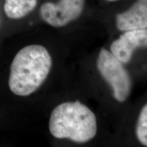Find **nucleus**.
I'll list each match as a JSON object with an SVG mask.
<instances>
[{
	"label": "nucleus",
	"instance_id": "5",
	"mask_svg": "<svg viewBox=\"0 0 147 147\" xmlns=\"http://www.w3.org/2000/svg\"><path fill=\"white\" fill-rule=\"evenodd\" d=\"M114 134L131 135L138 144L147 147V102L138 106L132 104Z\"/></svg>",
	"mask_w": 147,
	"mask_h": 147
},
{
	"label": "nucleus",
	"instance_id": "8",
	"mask_svg": "<svg viewBox=\"0 0 147 147\" xmlns=\"http://www.w3.org/2000/svg\"><path fill=\"white\" fill-rule=\"evenodd\" d=\"M14 116H16L0 104V127H6L11 121H14Z\"/></svg>",
	"mask_w": 147,
	"mask_h": 147
},
{
	"label": "nucleus",
	"instance_id": "6",
	"mask_svg": "<svg viewBox=\"0 0 147 147\" xmlns=\"http://www.w3.org/2000/svg\"><path fill=\"white\" fill-rule=\"evenodd\" d=\"M115 27L119 34L147 29V0H137L127 10L117 14Z\"/></svg>",
	"mask_w": 147,
	"mask_h": 147
},
{
	"label": "nucleus",
	"instance_id": "1",
	"mask_svg": "<svg viewBox=\"0 0 147 147\" xmlns=\"http://www.w3.org/2000/svg\"><path fill=\"white\" fill-rule=\"evenodd\" d=\"M70 71L45 45L24 46L0 70V104L16 115L42 114L69 82Z\"/></svg>",
	"mask_w": 147,
	"mask_h": 147
},
{
	"label": "nucleus",
	"instance_id": "7",
	"mask_svg": "<svg viewBox=\"0 0 147 147\" xmlns=\"http://www.w3.org/2000/svg\"><path fill=\"white\" fill-rule=\"evenodd\" d=\"M38 4V0H5L3 10L10 19L18 20L29 14Z\"/></svg>",
	"mask_w": 147,
	"mask_h": 147
},
{
	"label": "nucleus",
	"instance_id": "10",
	"mask_svg": "<svg viewBox=\"0 0 147 147\" xmlns=\"http://www.w3.org/2000/svg\"><path fill=\"white\" fill-rule=\"evenodd\" d=\"M104 1H110V2H113V1H119V0H104Z\"/></svg>",
	"mask_w": 147,
	"mask_h": 147
},
{
	"label": "nucleus",
	"instance_id": "4",
	"mask_svg": "<svg viewBox=\"0 0 147 147\" xmlns=\"http://www.w3.org/2000/svg\"><path fill=\"white\" fill-rule=\"evenodd\" d=\"M146 48L147 29L120 33L108 47L114 56L130 69L136 52Z\"/></svg>",
	"mask_w": 147,
	"mask_h": 147
},
{
	"label": "nucleus",
	"instance_id": "3",
	"mask_svg": "<svg viewBox=\"0 0 147 147\" xmlns=\"http://www.w3.org/2000/svg\"><path fill=\"white\" fill-rule=\"evenodd\" d=\"M84 0H59L58 2H46L41 5L42 20L54 28L67 27L81 16Z\"/></svg>",
	"mask_w": 147,
	"mask_h": 147
},
{
	"label": "nucleus",
	"instance_id": "2",
	"mask_svg": "<svg viewBox=\"0 0 147 147\" xmlns=\"http://www.w3.org/2000/svg\"><path fill=\"white\" fill-rule=\"evenodd\" d=\"M71 76L100 104L116 130L132 105L133 71L102 47L91 61L72 67Z\"/></svg>",
	"mask_w": 147,
	"mask_h": 147
},
{
	"label": "nucleus",
	"instance_id": "9",
	"mask_svg": "<svg viewBox=\"0 0 147 147\" xmlns=\"http://www.w3.org/2000/svg\"><path fill=\"white\" fill-rule=\"evenodd\" d=\"M0 147H13V146H12V144L10 142H4L0 144Z\"/></svg>",
	"mask_w": 147,
	"mask_h": 147
}]
</instances>
